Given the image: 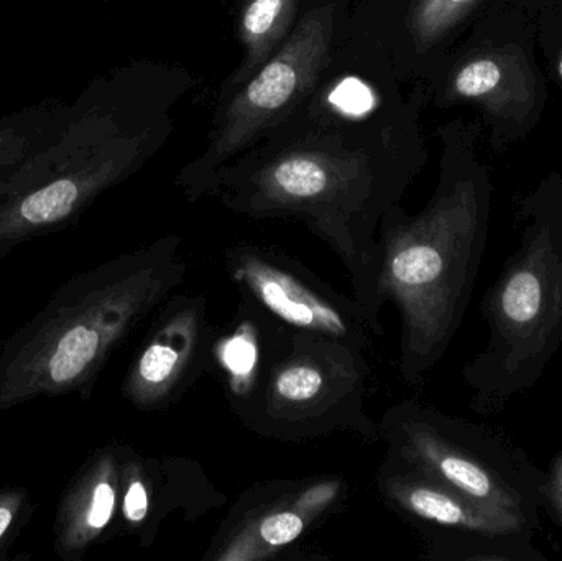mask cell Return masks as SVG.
<instances>
[{
    "mask_svg": "<svg viewBox=\"0 0 562 561\" xmlns=\"http://www.w3.org/2000/svg\"><path fill=\"white\" fill-rule=\"evenodd\" d=\"M484 243L472 178L442 191L422 214L390 211L379 229V292L400 316L398 372L422 384L461 326Z\"/></svg>",
    "mask_w": 562,
    "mask_h": 561,
    "instance_id": "1",
    "label": "cell"
},
{
    "mask_svg": "<svg viewBox=\"0 0 562 561\" xmlns=\"http://www.w3.org/2000/svg\"><path fill=\"white\" fill-rule=\"evenodd\" d=\"M244 305L256 322L257 359L247 378L226 388L237 420L281 444L336 434L380 444V424L367 412L369 355Z\"/></svg>",
    "mask_w": 562,
    "mask_h": 561,
    "instance_id": "2",
    "label": "cell"
},
{
    "mask_svg": "<svg viewBox=\"0 0 562 561\" xmlns=\"http://www.w3.org/2000/svg\"><path fill=\"white\" fill-rule=\"evenodd\" d=\"M487 352L468 371L475 388H527L562 336V244L548 224L535 226L487 300Z\"/></svg>",
    "mask_w": 562,
    "mask_h": 561,
    "instance_id": "3",
    "label": "cell"
},
{
    "mask_svg": "<svg viewBox=\"0 0 562 561\" xmlns=\"http://www.w3.org/2000/svg\"><path fill=\"white\" fill-rule=\"evenodd\" d=\"M240 302L281 325L336 339L369 355L383 326L353 296L344 295L296 257L272 247L237 244L223 256Z\"/></svg>",
    "mask_w": 562,
    "mask_h": 561,
    "instance_id": "4",
    "label": "cell"
},
{
    "mask_svg": "<svg viewBox=\"0 0 562 561\" xmlns=\"http://www.w3.org/2000/svg\"><path fill=\"white\" fill-rule=\"evenodd\" d=\"M346 491V481L340 476L272 481L250 487L214 534L204 560L277 559L281 550L334 514Z\"/></svg>",
    "mask_w": 562,
    "mask_h": 561,
    "instance_id": "5",
    "label": "cell"
},
{
    "mask_svg": "<svg viewBox=\"0 0 562 561\" xmlns=\"http://www.w3.org/2000/svg\"><path fill=\"white\" fill-rule=\"evenodd\" d=\"M333 19L330 5L304 16L280 52L231 102L213 145L217 158L240 150L314 85L329 59Z\"/></svg>",
    "mask_w": 562,
    "mask_h": 561,
    "instance_id": "6",
    "label": "cell"
},
{
    "mask_svg": "<svg viewBox=\"0 0 562 561\" xmlns=\"http://www.w3.org/2000/svg\"><path fill=\"white\" fill-rule=\"evenodd\" d=\"M216 338L203 295H171L128 372L125 397L142 411L175 404L210 368Z\"/></svg>",
    "mask_w": 562,
    "mask_h": 561,
    "instance_id": "7",
    "label": "cell"
},
{
    "mask_svg": "<svg viewBox=\"0 0 562 561\" xmlns=\"http://www.w3.org/2000/svg\"><path fill=\"white\" fill-rule=\"evenodd\" d=\"M379 424L386 453L462 496L521 509L520 494L472 455L456 438L451 422L438 412L416 402H398L383 412Z\"/></svg>",
    "mask_w": 562,
    "mask_h": 561,
    "instance_id": "8",
    "label": "cell"
},
{
    "mask_svg": "<svg viewBox=\"0 0 562 561\" xmlns=\"http://www.w3.org/2000/svg\"><path fill=\"white\" fill-rule=\"evenodd\" d=\"M383 503L415 523L497 537L520 532L524 514L462 496L386 453L375 474Z\"/></svg>",
    "mask_w": 562,
    "mask_h": 561,
    "instance_id": "9",
    "label": "cell"
},
{
    "mask_svg": "<svg viewBox=\"0 0 562 561\" xmlns=\"http://www.w3.org/2000/svg\"><path fill=\"white\" fill-rule=\"evenodd\" d=\"M124 494V516L154 536L158 524L171 514L187 520L210 513L226 501L203 468L187 458H164L135 464Z\"/></svg>",
    "mask_w": 562,
    "mask_h": 561,
    "instance_id": "10",
    "label": "cell"
},
{
    "mask_svg": "<svg viewBox=\"0 0 562 561\" xmlns=\"http://www.w3.org/2000/svg\"><path fill=\"white\" fill-rule=\"evenodd\" d=\"M451 92L481 102L497 117L524 119L537 101V79L524 52L504 46L464 63L452 78Z\"/></svg>",
    "mask_w": 562,
    "mask_h": 561,
    "instance_id": "11",
    "label": "cell"
},
{
    "mask_svg": "<svg viewBox=\"0 0 562 561\" xmlns=\"http://www.w3.org/2000/svg\"><path fill=\"white\" fill-rule=\"evenodd\" d=\"M297 0H252L244 10L243 40L249 52L247 71L259 68L286 35Z\"/></svg>",
    "mask_w": 562,
    "mask_h": 561,
    "instance_id": "12",
    "label": "cell"
},
{
    "mask_svg": "<svg viewBox=\"0 0 562 561\" xmlns=\"http://www.w3.org/2000/svg\"><path fill=\"white\" fill-rule=\"evenodd\" d=\"M481 0H416L409 30L419 52L431 48Z\"/></svg>",
    "mask_w": 562,
    "mask_h": 561,
    "instance_id": "13",
    "label": "cell"
},
{
    "mask_svg": "<svg viewBox=\"0 0 562 561\" xmlns=\"http://www.w3.org/2000/svg\"><path fill=\"white\" fill-rule=\"evenodd\" d=\"M330 101L349 115H363L372 109L373 94L359 79H344L336 91L330 96Z\"/></svg>",
    "mask_w": 562,
    "mask_h": 561,
    "instance_id": "14",
    "label": "cell"
},
{
    "mask_svg": "<svg viewBox=\"0 0 562 561\" xmlns=\"http://www.w3.org/2000/svg\"><path fill=\"white\" fill-rule=\"evenodd\" d=\"M117 493L111 481L102 480L92 491L91 507H89L88 526L92 530H101L111 523L115 509Z\"/></svg>",
    "mask_w": 562,
    "mask_h": 561,
    "instance_id": "15",
    "label": "cell"
},
{
    "mask_svg": "<svg viewBox=\"0 0 562 561\" xmlns=\"http://www.w3.org/2000/svg\"><path fill=\"white\" fill-rule=\"evenodd\" d=\"M548 497L562 523V457L557 461L553 473H551L550 483H548Z\"/></svg>",
    "mask_w": 562,
    "mask_h": 561,
    "instance_id": "16",
    "label": "cell"
},
{
    "mask_svg": "<svg viewBox=\"0 0 562 561\" xmlns=\"http://www.w3.org/2000/svg\"><path fill=\"white\" fill-rule=\"evenodd\" d=\"M10 523H12V513L7 507H0V537L9 529Z\"/></svg>",
    "mask_w": 562,
    "mask_h": 561,
    "instance_id": "17",
    "label": "cell"
},
{
    "mask_svg": "<svg viewBox=\"0 0 562 561\" xmlns=\"http://www.w3.org/2000/svg\"><path fill=\"white\" fill-rule=\"evenodd\" d=\"M558 75H560L562 81V48L560 52V56H558Z\"/></svg>",
    "mask_w": 562,
    "mask_h": 561,
    "instance_id": "18",
    "label": "cell"
},
{
    "mask_svg": "<svg viewBox=\"0 0 562 561\" xmlns=\"http://www.w3.org/2000/svg\"><path fill=\"white\" fill-rule=\"evenodd\" d=\"M0 147H2V144H0ZM0 160H9V154H0Z\"/></svg>",
    "mask_w": 562,
    "mask_h": 561,
    "instance_id": "19",
    "label": "cell"
}]
</instances>
